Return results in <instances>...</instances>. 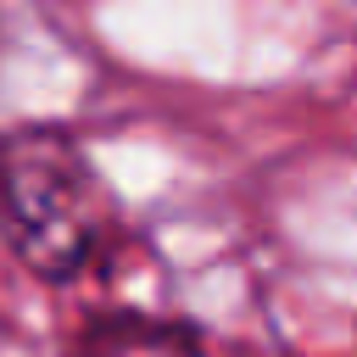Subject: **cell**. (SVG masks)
<instances>
[{
    "label": "cell",
    "instance_id": "obj_1",
    "mask_svg": "<svg viewBox=\"0 0 357 357\" xmlns=\"http://www.w3.org/2000/svg\"><path fill=\"white\" fill-rule=\"evenodd\" d=\"M0 218L17 257L45 279H78L112 234L100 173L56 128H22L0 145Z\"/></svg>",
    "mask_w": 357,
    "mask_h": 357
}]
</instances>
